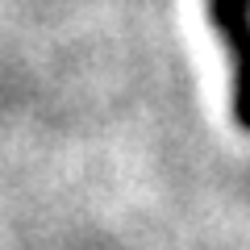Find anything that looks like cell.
I'll use <instances>...</instances> for the list:
<instances>
[{"instance_id":"1","label":"cell","mask_w":250,"mask_h":250,"mask_svg":"<svg viewBox=\"0 0 250 250\" xmlns=\"http://www.w3.org/2000/svg\"><path fill=\"white\" fill-rule=\"evenodd\" d=\"M208 17L233 59V117L250 129V0H208Z\"/></svg>"}]
</instances>
